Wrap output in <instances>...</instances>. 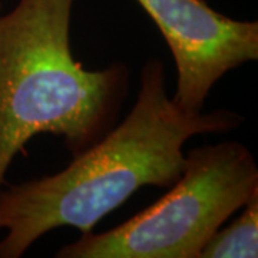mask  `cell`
Listing matches in <instances>:
<instances>
[{"mask_svg":"<svg viewBox=\"0 0 258 258\" xmlns=\"http://www.w3.org/2000/svg\"><path fill=\"white\" fill-rule=\"evenodd\" d=\"M258 257V192L244 205V211L225 230L217 231L204 245L200 258Z\"/></svg>","mask_w":258,"mask_h":258,"instance_id":"5","label":"cell"},{"mask_svg":"<svg viewBox=\"0 0 258 258\" xmlns=\"http://www.w3.org/2000/svg\"><path fill=\"white\" fill-rule=\"evenodd\" d=\"M162 33L176 66L172 99L203 112L212 86L227 72L258 59V23L234 20L204 0H137Z\"/></svg>","mask_w":258,"mask_h":258,"instance_id":"4","label":"cell"},{"mask_svg":"<svg viewBox=\"0 0 258 258\" xmlns=\"http://www.w3.org/2000/svg\"><path fill=\"white\" fill-rule=\"evenodd\" d=\"M258 192L248 148L225 141L191 149L171 191L128 221L78 240L57 258H200L204 245Z\"/></svg>","mask_w":258,"mask_h":258,"instance_id":"3","label":"cell"},{"mask_svg":"<svg viewBox=\"0 0 258 258\" xmlns=\"http://www.w3.org/2000/svg\"><path fill=\"white\" fill-rule=\"evenodd\" d=\"M0 12H2V0H0Z\"/></svg>","mask_w":258,"mask_h":258,"instance_id":"6","label":"cell"},{"mask_svg":"<svg viewBox=\"0 0 258 258\" xmlns=\"http://www.w3.org/2000/svg\"><path fill=\"white\" fill-rule=\"evenodd\" d=\"M75 0H19L0 13V189L15 157L39 134L63 138L76 157L113 126L129 69L88 71L72 55Z\"/></svg>","mask_w":258,"mask_h":258,"instance_id":"2","label":"cell"},{"mask_svg":"<svg viewBox=\"0 0 258 258\" xmlns=\"http://www.w3.org/2000/svg\"><path fill=\"white\" fill-rule=\"evenodd\" d=\"M237 112L189 113L168 96L165 66L148 60L135 105L119 125L64 169L0 189V258L22 257L46 232H89L142 186L171 188L181 178L184 144L194 135L238 128Z\"/></svg>","mask_w":258,"mask_h":258,"instance_id":"1","label":"cell"}]
</instances>
